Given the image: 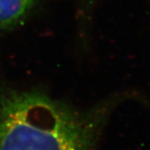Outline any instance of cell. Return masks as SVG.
Here are the masks:
<instances>
[{"label": "cell", "instance_id": "cell-3", "mask_svg": "<svg viewBox=\"0 0 150 150\" xmlns=\"http://www.w3.org/2000/svg\"><path fill=\"white\" fill-rule=\"evenodd\" d=\"M96 3L97 0H79V13L83 18L89 15Z\"/></svg>", "mask_w": 150, "mask_h": 150}, {"label": "cell", "instance_id": "cell-2", "mask_svg": "<svg viewBox=\"0 0 150 150\" xmlns=\"http://www.w3.org/2000/svg\"><path fill=\"white\" fill-rule=\"evenodd\" d=\"M38 0H0V34L23 21Z\"/></svg>", "mask_w": 150, "mask_h": 150}, {"label": "cell", "instance_id": "cell-1", "mask_svg": "<svg viewBox=\"0 0 150 150\" xmlns=\"http://www.w3.org/2000/svg\"><path fill=\"white\" fill-rule=\"evenodd\" d=\"M129 100L149 103L129 90L79 110L43 92L0 87V150H97L112 112Z\"/></svg>", "mask_w": 150, "mask_h": 150}]
</instances>
